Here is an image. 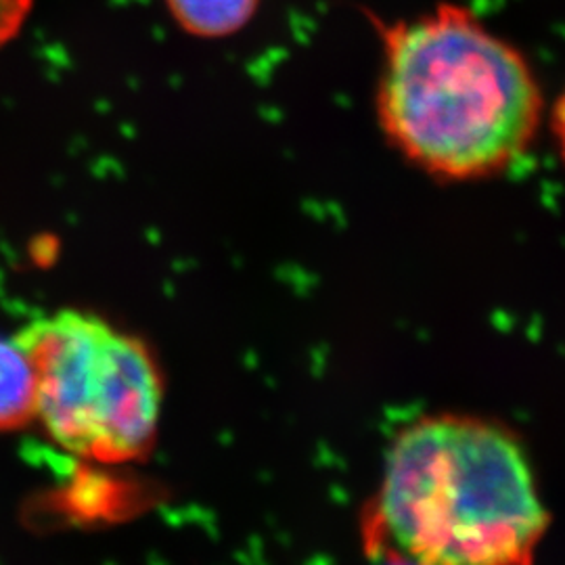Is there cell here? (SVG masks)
I'll use <instances>...</instances> for the list:
<instances>
[{"label":"cell","instance_id":"2","mask_svg":"<svg viewBox=\"0 0 565 565\" xmlns=\"http://www.w3.org/2000/svg\"><path fill=\"white\" fill-rule=\"evenodd\" d=\"M548 518L524 445L492 419L422 417L385 457L369 530L413 565H527Z\"/></svg>","mask_w":565,"mask_h":565},{"label":"cell","instance_id":"1","mask_svg":"<svg viewBox=\"0 0 565 565\" xmlns=\"http://www.w3.org/2000/svg\"><path fill=\"white\" fill-rule=\"evenodd\" d=\"M382 41L375 114L392 149L438 182L503 174L524 158L545 97L524 53L459 2L371 18Z\"/></svg>","mask_w":565,"mask_h":565},{"label":"cell","instance_id":"3","mask_svg":"<svg viewBox=\"0 0 565 565\" xmlns=\"http://www.w3.org/2000/svg\"><path fill=\"white\" fill-rule=\"evenodd\" d=\"M36 387V415L72 455L118 463L151 446L162 380L147 345L84 310H55L15 333Z\"/></svg>","mask_w":565,"mask_h":565},{"label":"cell","instance_id":"7","mask_svg":"<svg viewBox=\"0 0 565 565\" xmlns=\"http://www.w3.org/2000/svg\"><path fill=\"white\" fill-rule=\"evenodd\" d=\"M548 124H551V135H553L557 151H559V160L565 166V88L551 105Z\"/></svg>","mask_w":565,"mask_h":565},{"label":"cell","instance_id":"4","mask_svg":"<svg viewBox=\"0 0 565 565\" xmlns=\"http://www.w3.org/2000/svg\"><path fill=\"white\" fill-rule=\"evenodd\" d=\"M36 415L34 371L18 338L0 335V431L15 429Z\"/></svg>","mask_w":565,"mask_h":565},{"label":"cell","instance_id":"5","mask_svg":"<svg viewBox=\"0 0 565 565\" xmlns=\"http://www.w3.org/2000/svg\"><path fill=\"white\" fill-rule=\"evenodd\" d=\"M263 0H166L184 32L198 39H226L254 20Z\"/></svg>","mask_w":565,"mask_h":565},{"label":"cell","instance_id":"6","mask_svg":"<svg viewBox=\"0 0 565 565\" xmlns=\"http://www.w3.org/2000/svg\"><path fill=\"white\" fill-rule=\"evenodd\" d=\"M32 4L34 0H0V49L20 34Z\"/></svg>","mask_w":565,"mask_h":565},{"label":"cell","instance_id":"8","mask_svg":"<svg viewBox=\"0 0 565 565\" xmlns=\"http://www.w3.org/2000/svg\"><path fill=\"white\" fill-rule=\"evenodd\" d=\"M385 565H413V564H406V562H401V559H390L387 564Z\"/></svg>","mask_w":565,"mask_h":565}]
</instances>
